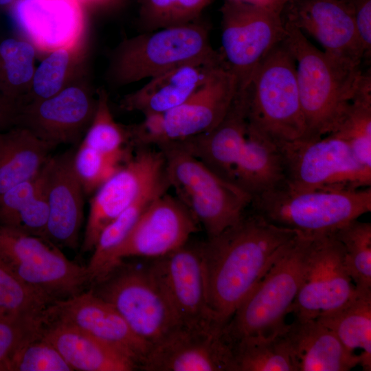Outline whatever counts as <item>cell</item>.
<instances>
[{"label": "cell", "mask_w": 371, "mask_h": 371, "mask_svg": "<svg viewBox=\"0 0 371 371\" xmlns=\"http://www.w3.org/2000/svg\"><path fill=\"white\" fill-rule=\"evenodd\" d=\"M41 335L56 348L73 370L131 371L138 368L125 353L75 327L47 322Z\"/></svg>", "instance_id": "484cf974"}, {"label": "cell", "mask_w": 371, "mask_h": 371, "mask_svg": "<svg viewBox=\"0 0 371 371\" xmlns=\"http://www.w3.org/2000/svg\"><path fill=\"white\" fill-rule=\"evenodd\" d=\"M284 333L297 371H348L361 364L360 357L317 319L295 318Z\"/></svg>", "instance_id": "d4e9b609"}, {"label": "cell", "mask_w": 371, "mask_h": 371, "mask_svg": "<svg viewBox=\"0 0 371 371\" xmlns=\"http://www.w3.org/2000/svg\"><path fill=\"white\" fill-rule=\"evenodd\" d=\"M357 291L346 267L344 247L333 232L311 236L290 313L295 318L316 319L343 306Z\"/></svg>", "instance_id": "7c38bea8"}, {"label": "cell", "mask_w": 371, "mask_h": 371, "mask_svg": "<svg viewBox=\"0 0 371 371\" xmlns=\"http://www.w3.org/2000/svg\"><path fill=\"white\" fill-rule=\"evenodd\" d=\"M0 258L22 281L54 302L90 284L87 267L69 260L56 245L2 225Z\"/></svg>", "instance_id": "8fae6325"}, {"label": "cell", "mask_w": 371, "mask_h": 371, "mask_svg": "<svg viewBox=\"0 0 371 371\" xmlns=\"http://www.w3.org/2000/svg\"><path fill=\"white\" fill-rule=\"evenodd\" d=\"M50 322L75 327L113 346L139 368L151 348L133 332L112 304L91 289L51 304L45 323Z\"/></svg>", "instance_id": "2e32d148"}, {"label": "cell", "mask_w": 371, "mask_h": 371, "mask_svg": "<svg viewBox=\"0 0 371 371\" xmlns=\"http://www.w3.org/2000/svg\"><path fill=\"white\" fill-rule=\"evenodd\" d=\"M345 141L357 160L371 169V75L363 74L346 115L332 133Z\"/></svg>", "instance_id": "4dcf8cb0"}, {"label": "cell", "mask_w": 371, "mask_h": 371, "mask_svg": "<svg viewBox=\"0 0 371 371\" xmlns=\"http://www.w3.org/2000/svg\"><path fill=\"white\" fill-rule=\"evenodd\" d=\"M45 165L34 177L0 195V225L11 227L17 216L43 190Z\"/></svg>", "instance_id": "f35d334b"}, {"label": "cell", "mask_w": 371, "mask_h": 371, "mask_svg": "<svg viewBox=\"0 0 371 371\" xmlns=\"http://www.w3.org/2000/svg\"><path fill=\"white\" fill-rule=\"evenodd\" d=\"M248 126L245 89L236 91L226 115L217 126L206 133L174 143L234 183V170L245 146Z\"/></svg>", "instance_id": "603a6c76"}, {"label": "cell", "mask_w": 371, "mask_h": 371, "mask_svg": "<svg viewBox=\"0 0 371 371\" xmlns=\"http://www.w3.org/2000/svg\"><path fill=\"white\" fill-rule=\"evenodd\" d=\"M278 146L284 183L292 189L353 191L371 186V169L357 160L345 141L333 134Z\"/></svg>", "instance_id": "ba28073f"}, {"label": "cell", "mask_w": 371, "mask_h": 371, "mask_svg": "<svg viewBox=\"0 0 371 371\" xmlns=\"http://www.w3.org/2000/svg\"><path fill=\"white\" fill-rule=\"evenodd\" d=\"M14 114L12 107L8 104L0 102V126L3 125L7 120L13 119Z\"/></svg>", "instance_id": "ee69618b"}, {"label": "cell", "mask_w": 371, "mask_h": 371, "mask_svg": "<svg viewBox=\"0 0 371 371\" xmlns=\"http://www.w3.org/2000/svg\"><path fill=\"white\" fill-rule=\"evenodd\" d=\"M221 54L235 76L237 91L246 89L264 58L285 40L282 10L243 0H224Z\"/></svg>", "instance_id": "30bf717a"}, {"label": "cell", "mask_w": 371, "mask_h": 371, "mask_svg": "<svg viewBox=\"0 0 371 371\" xmlns=\"http://www.w3.org/2000/svg\"><path fill=\"white\" fill-rule=\"evenodd\" d=\"M95 106L85 90L69 87L49 98L25 106L18 119L23 123L21 126L54 148L78 139L91 123Z\"/></svg>", "instance_id": "7402d4cb"}, {"label": "cell", "mask_w": 371, "mask_h": 371, "mask_svg": "<svg viewBox=\"0 0 371 371\" xmlns=\"http://www.w3.org/2000/svg\"><path fill=\"white\" fill-rule=\"evenodd\" d=\"M14 13L19 27L42 51L71 50L83 30L76 0H19Z\"/></svg>", "instance_id": "cb8c5ba5"}, {"label": "cell", "mask_w": 371, "mask_h": 371, "mask_svg": "<svg viewBox=\"0 0 371 371\" xmlns=\"http://www.w3.org/2000/svg\"><path fill=\"white\" fill-rule=\"evenodd\" d=\"M91 289L112 304L150 347L181 327L149 265L122 260Z\"/></svg>", "instance_id": "52a82bcc"}, {"label": "cell", "mask_w": 371, "mask_h": 371, "mask_svg": "<svg viewBox=\"0 0 371 371\" xmlns=\"http://www.w3.org/2000/svg\"><path fill=\"white\" fill-rule=\"evenodd\" d=\"M0 55L12 85H21L32 79L35 51L30 43L14 38L5 39L0 44Z\"/></svg>", "instance_id": "60d3db41"}, {"label": "cell", "mask_w": 371, "mask_h": 371, "mask_svg": "<svg viewBox=\"0 0 371 371\" xmlns=\"http://www.w3.org/2000/svg\"><path fill=\"white\" fill-rule=\"evenodd\" d=\"M181 326L194 329L223 328L208 305L201 243L188 242L148 264Z\"/></svg>", "instance_id": "5bb4252c"}, {"label": "cell", "mask_w": 371, "mask_h": 371, "mask_svg": "<svg viewBox=\"0 0 371 371\" xmlns=\"http://www.w3.org/2000/svg\"><path fill=\"white\" fill-rule=\"evenodd\" d=\"M316 319L329 328L347 350L360 357L363 370H371V291H357L343 306Z\"/></svg>", "instance_id": "83f0119b"}, {"label": "cell", "mask_w": 371, "mask_h": 371, "mask_svg": "<svg viewBox=\"0 0 371 371\" xmlns=\"http://www.w3.org/2000/svg\"><path fill=\"white\" fill-rule=\"evenodd\" d=\"M169 188L166 177L146 192L103 229L86 267L90 284L92 285L102 279L114 251L124 240L151 201L157 196L167 192Z\"/></svg>", "instance_id": "f1b7e54d"}, {"label": "cell", "mask_w": 371, "mask_h": 371, "mask_svg": "<svg viewBox=\"0 0 371 371\" xmlns=\"http://www.w3.org/2000/svg\"><path fill=\"white\" fill-rule=\"evenodd\" d=\"M0 371H7L5 368L1 364H0Z\"/></svg>", "instance_id": "bcb514c9"}, {"label": "cell", "mask_w": 371, "mask_h": 371, "mask_svg": "<svg viewBox=\"0 0 371 371\" xmlns=\"http://www.w3.org/2000/svg\"><path fill=\"white\" fill-rule=\"evenodd\" d=\"M286 1L287 0H247L246 1L282 10Z\"/></svg>", "instance_id": "7bdbcfd3"}, {"label": "cell", "mask_w": 371, "mask_h": 371, "mask_svg": "<svg viewBox=\"0 0 371 371\" xmlns=\"http://www.w3.org/2000/svg\"><path fill=\"white\" fill-rule=\"evenodd\" d=\"M297 234L249 207L237 223L201 243L207 302L221 327Z\"/></svg>", "instance_id": "6da1fadb"}, {"label": "cell", "mask_w": 371, "mask_h": 371, "mask_svg": "<svg viewBox=\"0 0 371 371\" xmlns=\"http://www.w3.org/2000/svg\"><path fill=\"white\" fill-rule=\"evenodd\" d=\"M54 302L22 281L0 258V311L43 324Z\"/></svg>", "instance_id": "d6a6232c"}, {"label": "cell", "mask_w": 371, "mask_h": 371, "mask_svg": "<svg viewBox=\"0 0 371 371\" xmlns=\"http://www.w3.org/2000/svg\"><path fill=\"white\" fill-rule=\"evenodd\" d=\"M224 65L221 52L214 50L150 78L142 87L125 95L120 106L144 115L163 114L183 103Z\"/></svg>", "instance_id": "ffe728a7"}, {"label": "cell", "mask_w": 371, "mask_h": 371, "mask_svg": "<svg viewBox=\"0 0 371 371\" xmlns=\"http://www.w3.org/2000/svg\"><path fill=\"white\" fill-rule=\"evenodd\" d=\"M243 1H246L247 0H243Z\"/></svg>", "instance_id": "7dc6e473"}, {"label": "cell", "mask_w": 371, "mask_h": 371, "mask_svg": "<svg viewBox=\"0 0 371 371\" xmlns=\"http://www.w3.org/2000/svg\"><path fill=\"white\" fill-rule=\"evenodd\" d=\"M166 177L163 152L150 147L136 153L95 192L90 203L82 249L93 251L103 229Z\"/></svg>", "instance_id": "4fadbf2b"}, {"label": "cell", "mask_w": 371, "mask_h": 371, "mask_svg": "<svg viewBox=\"0 0 371 371\" xmlns=\"http://www.w3.org/2000/svg\"><path fill=\"white\" fill-rule=\"evenodd\" d=\"M190 211L167 192L155 198L114 251L102 278L124 258H155L186 244L198 229Z\"/></svg>", "instance_id": "9a60e30c"}, {"label": "cell", "mask_w": 371, "mask_h": 371, "mask_svg": "<svg viewBox=\"0 0 371 371\" xmlns=\"http://www.w3.org/2000/svg\"><path fill=\"white\" fill-rule=\"evenodd\" d=\"M214 50L208 25L199 19L125 41L115 53L111 72L117 83L126 85L150 79Z\"/></svg>", "instance_id": "9c48e42d"}, {"label": "cell", "mask_w": 371, "mask_h": 371, "mask_svg": "<svg viewBox=\"0 0 371 371\" xmlns=\"http://www.w3.org/2000/svg\"><path fill=\"white\" fill-rule=\"evenodd\" d=\"M73 165L84 192L87 194L95 192L120 168L82 143L74 154Z\"/></svg>", "instance_id": "8d00e7d4"}, {"label": "cell", "mask_w": 371, "mask_h": 371, "mask_svg": "<svg viewBox=\"0 0 371 371\" xmlns=\"http://www.w3.org/2000/svg\"><path fill=\"white\" fill-rule=\"evenodd\" d=\"M165 157L166 174L175 196L204 227L207 238L237 223L252 196L223 179L174 142L158 147Z\"/></svg>", "instance_id": "277c9868"}, {"label": "cell", "mask_w": 371, "mask_h": 371, "mask_svg": "<svg viewBox=\"0 0 371 371\" xmlns=\"http://www.w3.org/2000/svg\"><path fill=\"white\" fill-rule=\"evenodd\" d=\"M82 144L120 167L132 156L127 148V145H130L127 126L115 121L108 95L102 89L98 91L95 113Z\"/></svg>", "instance_id": "1f68e13d"}, {"label": "cell", "mask_w": 371, "mask_h": 371, "mask_svg": "<svg viewBox=\"0 0 371 371\" xmlns=\"http://www.w3.org/2000/svg\"><path fill=\"white\" fill-rule=\"evenodd\" d=\"M284 23L285 43L295 62L306 127L302 138H319L337 128L359 89L363 73L360 65L318 49L300 30Z\"/></svg>", "instance_id": "7a4b0ae2"}, {"label": "cell", "mask_w": 371, "mask_h": 371, "mask_svg": "<svg viewBox=\"0 0 371 371\" xmlns=\"http://www.w3.org/2000/svg\"><path fill=\"white\" fill-rule=\"evenodd\" d=\"M13 0H0V5H5L12 2Z\"/></svg>", "instance_id": "f6af8a7d"}, {"label": "cell", "mask_w": 371, "mask_h": 371, "mask_svg": "<svg viewBox=\"0 0 371 371\" xmlns=\"http://www.w3.org/2000/svg\"><path fill=\"white\" fill-rule=\"evenodd\" d=\"M349 5L366 57L371 53V0H345Z\"/></svg>", "instance_id": "b9f144b4"}, {"label": "cell", "mask_w": 371, "mask_h": 371, "mask_svg": "<svg viewBox=\"0 0 371 371\" xmlns=\"http://www.w3.org/2000/svg\"><path fill=\"white\" fill-rule=\"evenodd\" d=\"M9 370L73 371L56 348L41 335V331L21 345L10 361Z\"/></svg>", "instance_id": "d590c367"}, {"label": "cell", "mask_w": 371, "mask_h": 371, "mask_svg": "<svg viewBox=\"0 0 371 371\" xmlns=\"http://www.w3.org/2000/svg\"><path fill=\"white\" fill-rule=\"evenodd\" d=\"M236 91V78L227 66L215 70L187 100L160 114L157 147L212 130L226 115Z\"/></svg>", "instance_id": "d6986e66"}, {"label": "cell", "mask_w": 371, "mask_h": 371, "mask_svg": "<svg viewBox=\"0 0 371 371\" xmlns=\"http://www.w3.org/2000/svg\"><path fill=\"white\" fill-rule=\"evenodd\" d=\"M282 16L284 22L314 38L329 55L359 65L365 57L345 0H287Z\"/></svg>", "instance_id": "e0dca14e"}, {"label": "cell", "mask_w": 371, "mask_h": 371, "mask_svg": "<svg viewBox=\"0 0 371 371\" xmlns=\"http://www.w3.org/2000/svg\"><path fill=\"white\" fill-rule=\"evenodd\" d=\"M69 52L67 49L55 50L41 63L32 79L35 98L31 102L49 98L62 90Z\"/></svg>", "instance_id": "74e56055"}, {"label": "cell", "mask_w": 371, "mask_h": 371, "mask_svg": "<svg viewBox=\"0 0 371 371\" xmlns=\"http://www.w3.org/2000/svg\"><path fill=\"white\" fill-rule=\"evenodd\" d=\"M43 324L0 311V364L7 371L14 355L29 338L38 334Z\"/></svg>", "instance_id": "ab89813d"}, {"label": "cell", "mask_w": 371, "mask_h": 371, "mask_svg": "<svg viewBox=\"0 0 371 371\" xmlns=\"http://www.w3.org/2000/svg\"><path fill=\"white\" fill-rule=\"evenodd\" d=\"M310 237L297 233L236 308L222 329L230 346L245 337H267L284 328L299 290Z\"/></svg>", "instance_id": "5b68a950"}, {"label": "cell", "mask_w": 371, "mask_h": 371, "mask_svg": "<svg viewBox=\"0 0 371 371\" xmlns=\"http://www.w3.org/2000/svg\"><path fill=\"white\" fill-rule=\"evenodd\" d=\"M223 328L180 327L153 346L139 369L146 371H236Z\"/></svg>", "instance_id": "ac0fdd59"}, {"label": "cell", "mask_w": 371, "mask_h": 371, "mask_svg": "<svg viewBox=\"0 0 371 371\" xmlns=\"http://www.w3.org/2000/svg\"><path fill=\"white\" fill-rule=\"evenodd\" d=\"M249 208L269 222L307 236L332 233L371 211V188L297 190L284 182L252 197Z\"/></svg>", "instance_id": "3957f363"}, {"label": "cell", "mask_w": 371, "mask_h": 371, "mask_svg": "<svg viewBox=\"0 0 371 371\" xmlns=\"http://www.w3.org/2000/svg\"><path fill=\"white\" fill-rule=\"evenodd\" d=\"M212 0H140V20L145 32L177 26L199 19Z\"/></svg>", "instance_id": "e575fe53"}, {"label": "cell", "mask_w": 371, "mask_h": 371, "mask_svg": "<svg viewBox=\"0 0 371 371\" xmlns=\"http://www.w3.org/2000/svg\"><path fill=\"white\" fill-rule=\"evenodd\" d=\"M246 92L251 126L277 145L303 137L306 127L295 62L285 40L260 62Z\"/></svg>", "instance_id": "8992f818"}, {"label": "cell", "mask_w": 371, "mask_h": 371, "mask_svg": "<svg viewBox=\"0 0 371 371\" xmlns=\"http://www.w3.org/2000/svg\"><path fill=\"white\" fill-rule=\"evenodd\" d=\"M53 148L24 126L0 131V195L36 175Z\"/></svg>", "instance_id": "4316f807"}, {"label": "cell", "mask_w": 371, "mask_h": 371, "mask_svg": "<svg viewBox=\"0 0 371 371\" xmlns=\"http://www.w3.org/2000/svg\"><path fill=\"white\" fill-rule=\"evenodd\" d=\"M333 234L344 247L346 267L356 289L371 291V224L355 219Z\"/></svg>", "instance_id": "836d02e7"}, {"label": "cell", "mask_w": 371, "mask_h": 371, "mask_svg": "<svg viewBox=\"0 0 371 371\" xmlns=\"http://www.w3.org/2000/svg\"><path fill=\"white\" fill-rule=\"evenodd\" d=\"M284 330L267 337H245L232 344L236 371H297Z\"/></svg>", "instance_id": "f546056e"}, {"label": "cell", "mask_w": 371, "mask_h": 371, "mask_svg": "<svg viewBox=\"0 0 371 371\" xmlns=\"http://www.w3.org/2000/svg\"><path fill=\"white\" fill-rule=\"evenodd\" d=\"M69 150L50 157L45 164V190L49 207L46 240L57 247H77L83 221V193Z\"/></svg>", "instance_id": "44dd1931"}]
</instances>
